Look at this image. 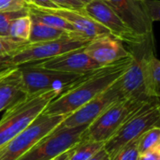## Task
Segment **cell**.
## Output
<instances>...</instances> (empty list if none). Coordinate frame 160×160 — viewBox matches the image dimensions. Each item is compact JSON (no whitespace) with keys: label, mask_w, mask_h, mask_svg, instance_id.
Listing matches in <instances>:
<instances>
[{"label":"cell","mask_w":160,"mask_h":160,"mask_svg":"<svg viewBox=\"0 0 160 160\" xmlns=\"http://www.w3.org/2000/svg\"><path fill=\"white\" fill-rule=\"evenodd\" d=\"M133 56L98 67L83 73L67 90L52 99L42 113L67 116L108 89L129 68Z\"/></svg>","instance_id":"6da1fadb"},{"label":"cell","mask_w":160,"mask_h":160,"mask_svg":"<svg viewBox=\"0 0 160 160\" xmlns=\"http://www.w3.org/2000/svg\"><path fill=\"white\" fill-rule=\"evenodd\" d=\"M90 40L91 38H88L78 32H68L55 40L28 43L15 52L0 57V68L41 62L62 53L81 49Z\"/></svg>","instance_id":"7a4b0ae2"},{"label":"cell","mask_w":160,"mask_h":160,"mask_svg":"<svg viewBox=\"0 0 160 160\" xmlns=\"http://www.w3.org/2000/svg\"><path fill=\"white\" fill-rule=\"evenodd\" d=\"M60 94L52 90L30 95L7 109L0 120V148L25 129Z\"/></svg>","instance_id":"3957f363"},{"label":"cell","mask_w":160,"mask_h":160,"mask_svg":"<svg viewBox=\"0 0 160 160\" xmlns=\"http://www.w3.org/2000/svg\"><path fill=\"white\" fill-rule=\"evenodd\" d=\"M152 99L154 98H120L86 128L82 135V141H95L105 143L134 112Z\"/></svg>","instance_id":"277c9868"},{"label":"cell","mask_w":160,"mask_h":160,"mask_svg":"<svg viewBox=\"0 0 160 160\" xmlns=\"http://www.w3.org/2000/svg\"><path fill=\"white\" fill-rule=\"evenodd\" d=\"M159 98H154L134 112L104 143V149L111 159L122 147L133 140L139 139L147 130L159 127Z\"/></svg>","instance_id":"5b68a950"},{"label":"cell","mask_w":160,"mask_h":160,"mask_svg":"<svg viewBox=\"0 0 160 160\" xmlns=\"http://www.w3.org/2000/svg\"><path fill=\"white\" fill-rule=\"evenodd\" d=\"M66 116L40 113L25 129L0 148V160H17L58 127Z\"/></svg>","instance_id":"8992f818"},{"label":"cell","mask_w":160,"mask_h":160,"mask_svg":"<svg viewBox=\"0 0 160 160\" xmlns=\"http://www.w3.org/2000/svg\"><path fill=\"white\" fill-rule=\"evenodd\" d=\"M87 127L64 128L59 125L17 160L52 159L80 142Z\"/></svg>","instance_id":"52a82bcc"},{"label":"cell","mask_w":160,"mask_h":160,"mask_svg":"<svg viewBox=\"0 0 160 160\" xmlns=\"http://www.w3.org/2000/svg\"><path fill=\"white\" fill-rule=\"evenodd\" d=\"M17 68L21 72L23 88L27 96L52 90L63 93L82 75L46 69L33 64H26Z\"/></svg>","instance_id":"ba28073f"},{"label":"cell","mask_w":160,"mask_h":160,"mask_svg":"<svg viewBox=\"0 0 160 160\" xmlns=\"http://www.w3.org/2000/svg\"><path fill=\"white\" fill-rule=\"evenodd\" d=\"M83 9L89 16L105 26L111 35L120 41L135 46L146 39V38L141 37L131 30L105 0H92L83 7Z\"/></svg>","instance_id":"9c48e42d"},{"label":"cell","mask_w":160,"mask_h":160,"mask_svg":"<svg viewBox=\"0 0 160 160\" xmlns=\"http://www.w3.org/2000/svg\"><path fill=\"white\" fill-rule=\"evenodd\" d=\"M122 98L125 97L117 80L104 92L82 105L72 113L67 115L60 125L64 128L89 126L106 109Z\"/></svg>","instance_id":"30bf717a"},{"label":"cell","mask_w":160,"mask_h":160,"mask_svg":"<svg viewBox=\"0 0 160 160\" xmlns=\"http://www.w3.org/2000/svg\"><path fill=\"white\" fill-rule=\"evenodd\" d=\"M122 21L136 34L147 38L152 36L153 22L150 20L143 0H105Z\"/></svg>","instance_id":"8fae6325"},{"label":"cell","mask_w":160,"mask_h":160,"mask_svg":"<svg viewBox=\"0 0 160 160\" xmlns=\"http://www.w3.org/2000/svg\"><path fill=\"white\" fill-rule=\"evenodd\" d=\"M32 64L46 69L74 74H83L98 67H101L84 52L83 47L41 62Z\"/></svg>","instance_id":"7c38bea8"},{"label":"cell","mask_w":160,"mask_h":160,"mask_svg":"<svg viewBox=\"0 0 160 160\" xmlns=\"http://www.w3.org/2000/svg\"><path fill=\"white\" fill-rule=\"evenodd\" d=\"M84 52L99 66H105L130 55L122 41L112 35H105L91 39L84 47Z\"/></svg>","instance_id":"4fadbf2b"},{"label":"cell","mask_w":160,"mask_h":160,"mask_svg":"<svg viewBox=\"0 0 160 160\" xmlns=\"http://www.w3.org/2000/svg\"><path fill=\"white\" fill-rule=\"evenodd\" d=\"M37 8V7H36ZM42 11L56 15L60 18L65 19L69 22L76 32L87 37L88 38H95L100 36L111 35L109 30L89 16L82 8L81 9H72V8H39Z\"/></svg>","instance_id":"5bb4252c"},{"label":"cell","mask_w":160,"mask_h":160,"mask_svg":"<svg viewBox=\"0 0 160 160\" xmlns=\"http://www.w3.org/2000/svg\"><path fill=\"white\" fill-rule=\"evenodd\" d=\"M141 44L136 45V47L138 48L137 51L133 50L132 52H130L133 56V60L127 71L118 79L119 85L125 98H148L144 92L142 80V57L146 51L145 48H143V52L142 51Z\"/></svg>","instance_id":"9a60e30c"},{"label":"cell","mask_w":160,"mask_h":160,"mask_svg":"<svg viewBox=\"0 0 160 160\" xmlns=\"http://www.w3.org/2000/svg\"><path fill=\"white\" fill-rule=\"evenodd\" d=\"M26 97L21 72L18 68H15L0 81V112L6 111Z\"/></svg>","instance_id":"2e32d148"},{"label":"cell","mask_w":160,"mask_h":160,"mask_svg":"<svg viewBox=\"0 0 160 160\" xmlns=\"http://www.w3.org/2000/svg\"><path fill=\"white\" fill-rule=\"evenodd\" d=\"M142 80L145 95L159 98L160 62L153 52L146 51L142 57Z\"/></svg>","instance_id":"e0dca14e"},{"label":"cell","mask_w":160,"mask_h":160,"mask_svg":"<svg viewBox=\"0 0 160 160\" xmlns=\"http://www.w3.org/2000/svg\"><path fill=\"white\" fill-rule=\"evenodd\" d=\"M31 21H32V25H31L30 36L28 38L29 43H38V42L55 40L62 38L63 36H65L69 32V31L48 26L32 18Z\"/></svg>","instance_id":"ac0fdd59"},{"label":"cell","mask_w":160,"mask_h":160,"mask_svg":"<svg viewBox=\"0 0 160 160\" xmlns=\"http://www.w3.org/2000/svg\"><path fill=\"white\" fill-rule=\"evenodd\" d=\"M28 11H29V16L32 19L43 24H46L53 28L69 31V32H76L73 26L69 22H68L65 19L60 18L56 15L42 11L33 5H28Z\"/></svg>","instance_id":"d6986e66"},{"label":"cell","mask_w":160,"mask_h":160,"mask_svg":"<svg viewBox=\"0 0 160 160\" xmlns=\"http://www.w3.org/2000/svg\"><path fill=\"white\" fill-rule=\"evenodd\" d=\"M104 148V142L95 141H81L73 147L70 160H88Z\"/></svg>","instance_id":"ffe728a7"},{"label":"cell","mask_w":160,"mask_h":160,"mask_svg":"<svg viewBox=\"0 0 160 160\" xmlns=\"http://www.w3.org/2000/svg\"><path fill=\"white\" fill-rule=\"evenodd\" d=\"M32 21L29 14L20 17L12 22L8 28V37L16 39L28 41Z\"/></svg>","instance_id":"44dd1931"},{"label":"cell","mask_w":160,"mask_h":160,"mask_svg":"<svg viewBox=\"0 0 160 160\" xmlns=\"http://www.w3.org/2000/svg\"><path fill=\"white\" fill-rule=\"evenodd\" d=\"M158 147H160V127H155L141 136L138 151L140 155H143Z\"/></svg>","instance_id":"7402d4cb"},{"label":"cell","mask_w":160,"mask_h":160,"mask_svg":"<svg viewBox=\"0 0 160 160\" xmlns=\"http://www.w3.org/2000/svg\"><path fill=\"white\" fill-rule=\"evenodd\" d=\"M29 14L28 7L15 11L0 12V37H8V28L13 21Z\"/></svg>","instance_id":"603a6c76"},{"label":"cell","mask_w":160,"mask_h":160,"mask_svg":"<svg viewBox=\"0 0 160 160\" xmlns=\"http://www.w3.org/2000/svg\"><path fill=\"white\" fill-rule=\"evenodd\" d=\"M28 43V41L12 38L10 37H0V57L9 55L23 48Z\"/></svg>","instance_id":"cb8c5ba5"},{"label":"cell","mask_w":160,"mask_h":160,"mask_svg":"<svg viewBox=\"0 0 160 160\" xmlns=\"http://www.w3.org/2000/svg\"><path fill=\"white\" fill-rule=\"evenodd\" d=\"M140 138L127 143L109 160H138L140 157L138 151V144H139Z\"/></svg>","instance_id":"d4e9b609"},{"label":"cell","mask_w":160,"mask_h":160,"mask_svg":"<svg viewBox=\"0 0 160 160\" xmlns=\"http://www.w3.org/2000/svg\"><path fill=\"white\" fill-rule=\"evenodd\" d=\"M27 7L28 4L24 0H0V12L20 10Z\"/></svg>","instance_id":"484cf974"},{"label":"cell","mask_w":160,"mask_h":160,"mask_svg":"<svg viewBox=\"0 0 160 160\" xmlns=\"http://www.w3.org/2000/svg\"><path fill=\"white\" fill-rule=\"evenodd\" d=\"M143 4L145 7V10L147 15L149 16L152 22L159 21V1H152V0H143Z\"/></svg>","instance_id":"4316f807"},{"label":"cell","mask_w":160,"mask_h":160,"mask_svg":"<svg viewBox=\"0 0 160 160\" xmlns=\"http://www.w3.org/2000/svg\"><path fill=\"white\" fill-rule=\"evenodd\" d=\"M53 2L59 8H64L81 9L84 7V5L80 0H53Z\"/></svg>","instance_id":"83f0119b"},{"label":"cell","mask_w":160,"mask_h":160,"mask_svg":"<svg viewBox=\"0 0 160 160\" xmlns=\"http://www.w3.org/2000/svg\"><path fill=\"white\" fill-rule=\"evenodd\" d=\"M33 6L39 8H59L53 0H32Z\"/></svg>","instance_id":"f1b7e54d"},{"label":"cell","mask_w":160,"mask_h":160,"mask_svg":"<svg viewBox=\"0 0 160 160\" xmlns=\"http://www.w3.org/2000/svg\"><path fill=\"white\" fill-rule=\"evenodd\" d=\"M138 160H160V147L149 151L143 155H140Z\"/></svg>","instance_id":"f546056e"},{"label":"cell","mask_w":160,"mask_h":160,"mask_svg":"<svg viewBox=\"0 0 160 160\" xmlns=\"http://www.w3.org/2000/svg\"><path fill=\"white\" fill-rule=\"evenodd\" d=\"M73 147H74V146H73ZM73 147L70 148L69 150H68V151H66V152L60 154L59 156L55 157L54 158H52V159L51 160H70L71 156H72V153H73Z\"/></svg>","instance_id":"4dcf8cb0"},{"label":"cell","mask_w":160,"mask_h":160,"mask_svg":"<svg viewBox=\"0 0 160 160\" xmlns=\"http://www.w3.org/2000/svg\"><path fill=\"white\" fill-rule=\"evenodd\" d=\"M107 157H108V155H107L105 149L103 148V149H101L98 154H96L93 158H91L90 159L88 160H103L105 158H107Z\"/></svg>","instance_id":"1f68e13d"},{"label":"cell","mask_w":160,"mask_h":160,"mask_svg":"<svg viewBox=\"0 0 160 160\" xmlns=\"http://www.w3.org/2000/svg\"><path fill=\"white\" fill-rule=\"evenodd\" d=\"M15 68L17 67H12V68H0V81L4 79L7 75H8Z\"/></svg>","instance_id":"d6a6232c"},{"label":"cell","mask_w":160,"mask_h":160,"mask_svg":"<svg viewBox=\"0 0 160 160\" xmlns=\"http://www.w3.org/2000/svg\"><path fill=\"white\" fill-rule=\"evenodd\" d=\"M80 1H81V2H82V3L84 6H85L86 4H88V3H89V2H91L92 0H80Z\"/></svg>","instance_id":"836d02e7"},{"label":"cell","mask_w":160,"mask_h":160,"mask_svg":"<svg viewBox=\"0 0 160 160\" xmlns=\"http://www.w3.org/2000/svg\"><path fill=\"white\" fill-rule=\"evenodd\" d=\"M24 1H25L28 5H31V4H32V0H24Z\"/></svg>","instance_id":"e575fe53"},{"label":"cell","mask_w":160,"mask_h":160,"mask_svg":"<svg viewBox=\"0 0 160 160\" xmlns=\"http://www.w3.org/2000/svg\"><path fill=\"white\" fill-rule=\"evenodd\" d=\"M103 160H109V158L107 157V158H104V159H103Z\"/></svg>","instance_id":"d590c367"}]
</instances>
